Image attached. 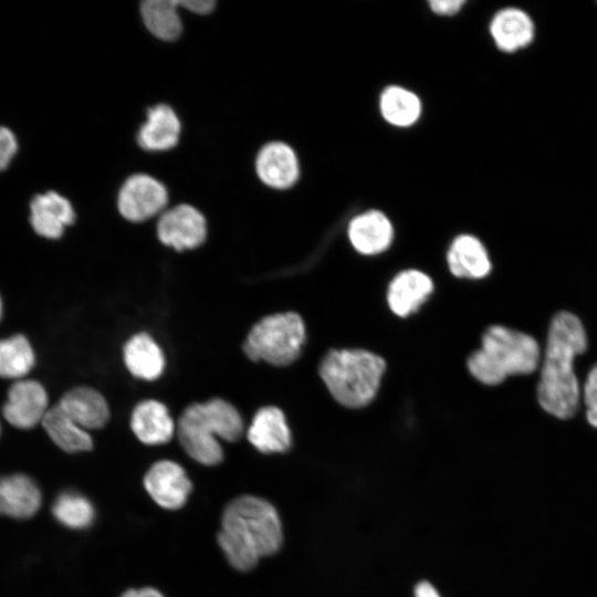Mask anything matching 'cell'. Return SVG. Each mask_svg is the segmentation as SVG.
I'll return each instance as SVG.
<instances>
[{
	"mask_svg": "<svg viewBox=\"0 0 597 597\" xmlns=\"http://www.w3.org/2000/svg\"><path fill=\"white\" fill-rule=\"evenodd\" d=\"M490 32L500 50L513 52L531 43L534 24L524 11L506 8L493 17Z\"/></svg>",
	"mask_w": 597,
	"mask_h": 597,
	"instance_id": "21",
	"label": "cell"
},
{
	"mask_svg": "<svg viewBox=\"0 0 597 597\" xmlns=\"http://www.w3.org/2000/svg\"><path fill=\"white\" fill-rule=\"evenodd\" d=\"M218 543L230 565L252 569L261 557L275 554L283 542L275 507L264 499L242 495L231 501L222 515Z\"/></svg>",
	"mask_w": 597,
	"mask_h": 597,
	"instance_id": "2",
	"label": "cell"
},
{
	"mask_svg": "<svg viewBox=\"0 0 597 597\" xmlns=\"http://www.w3.org/2000/svg\"><path fill=\"white\" fill-rule=\"evenodd\" d=\"M165 185L147 174H134L122 184L117 195V209L130 222H143L164 212L168 203Z\"/></svg>",
	"mask_w": 597,
	"mask_h": 597,
	"instance_id": "7",
	"label": "cell"
},
{
	"mask_svg": "<svg viewBox=\"0 0 597 597\" xmlns=\"http://www.w3.org/2000/svg\"><path fill=\"white\" fill-rule=\"evenodd\" d=\"M348 237L359 253L373 255L385 251L390 245L394 229L383 212L370 210L352 219L348 226Z\"/></svg>",
	"mask_w": 597,
	"mask_h": 597,
	"instance_id": "16",
	"label": "cell"
},
{
	"mask_svg": "<svg viewBox=\"0 0 597 597\" xmlns=\"http://www.w3.org/2000/svg\"><path fill=\"white\" fill-rule=\"evenodd\" d=\"M0 432H1V426H0Z\"/></svg>",
	"mask_w": 597,
	"mask_h": 597,
	"instance_id": "36",
	"label": "cell"
},
{
	"mask_svg": "<svg viewBox=\"0 0 597 597\" xmlns=\"http://www.w3.org/2000/svg\"><path fill=\"white\" fill-rule=\"evenodd\" d=\"M432 289V281L427 274L418 270L402 271L389 284L388 305L396 315L408 316L420 307Z\"/></svg>",
	"mask_w": 597,
	"mask_h": 597,
	"instance_id": "18",
	"label": "cell"
},
{
	"mask_svg": "<svg viewBox=\"0 0 597 597\" xmlns=\"http://www.w3.org/2000/svg\"><path fill=\"white\" fill-rule=\"evenodd\" d=\"M249 442L260 452L281 453L291 446V431L284 413L277 407H263L256 411L248 429Z\"/></svg>",
	"mask_w": 597,
	"mask_h": 597,
	"instance_id": "14",
	"label": "cell"
},
{
	"mask_svg": "<svg viewBox=\"0 0 597 597\" xmlns=\"http://www.w3.org/2000/svg\"><path fill=\"white\" fill-rule=\"evenodd\" d=\"M124 363L133 376L155 380L164 371L165 356L150 335L138 333L124 346Z\"/></svg>",
	"mask_w": 597,
	"mask_h": 597,
	"instance_id": "22",
	"label": "cell"
},
{
	"mask_svg": "<svg viewBox=\"0 0 597 597\" xmlns=\"http://www.w3.org/2000/svg\"><path fill=\"white\" fill-rule=\"evenodd\" d=\"M42 426L51 440L66 452L88 451L93 447L87 430L77 425L59 405L49 408Z\"/></svg>",
	"mask_w": 597,
	"mask_h": 597,
	"instance_id": "23",
	"label": "cell"
},
{
	"mask_svg": "<svg viewBox=\"0 0 597 597\" xmlns=\"http://www.w3.org/2000/svg\"><path fill=\"white\" fill-rule=\"evenodd\" d=\"M130 427L139 441L150 446L167 443L175 433V423L167 407L154 399L136 405Z\"/></svg>",
	"mask_w": 597,
	"mask_h": 597,
	"instance_id": "17",
	"label": "cell"
},
{
	"mask_svg": "<svg viewBox=\"0 0 597 597\" xmlns=\"http://www.w3.org/2000/svg\"><path fill=\"white\" fill-rule=\"evenodd\" d=\"M379 107L383 117L395 126L406 127L416 123L421 113L419 97L400 86L385 88Z\"/></svg>",
	"mask_w": 597,
	"mask_h": 597,
	"instance_id": "26",
	"label": "cell"
},
{
	"mask_svg": "<svg viewBox=\"0 0 597 597\" xmlns=\"http://www.w3.org/2000/svg\"><path fill=\"white\" fill-rule=\"evenodd\" d=\"M75 217L71 201L56 191L35 195L30 202V223L45 239H60Z\"/></svg>",
	"mask_w": 597,
	"mask_h": 597,
	"instance_id": "11",
	"label": "cell"
},
{
	"mask_svg": "<svg viewBox=\"0 0 597 597\" xmlns=\"http://www.w3.org/2000/svg\"><path fill=\"white\" fill-rule=\"evenodd\" d=\"M413 597H441V595L431 583L420 582L415 586Z\"/></svg>",
	"mask_w": 597,
	"mask_h": 597,
	"instance_id": "32",
	"label": "cell"
},
{
	"mask_svg": "<svg viewBox=\"0 0 597 597\" xmlns=\"http://www.w3.org/2000/svg\"><path fill=\"white\" fill-rule=\"evenodd\" d=\"M588 346L582 320L569 311H559L551 320L536 387L540 407L559 420L573 418L579 408L582 389L575 358Z\"/></svg>",
	"mask_w": 597,
	"mask_h": 597,
	"instance_id": "1",
	"label": "cell"
},
{
	"mask_svg": "<svg viewBox=\"0 0 597 597\" xmlns=\"http://www.w3.org/2000/svg\"><path fill=\"white\" fill-rule=\"evenodd\" d=\"M17 150L18 142L14 134L9 128L0 126V171L10 165Z\"/></svg>",
	"mask_w": 597,
	"mask_h": 597,
	"instance_id": "29",
	"label": "cell"
},
{
	"mask_svg": "<svg viewBox=\"0 0 597 597\" xmlns=\"http://www.w3.org/2000/svg\"><path fill=\"white\" fill-rule=\"evenodd\" d=\"M35 364V354L30 341L22 334L0 339V377L23 379Z\"/></svg>",
	"mask_w": 597,
	"mask_h": 597,
	"instance_id": "25",
	"label": "cell"
},
{
	"mask_svg": "<svg viewBox=\"0 0 597 597\" xmlns=\"http://www.w3.org/2000/svg\"><path fill=\"white\" fill-rule=\"evenodd\" d=\"M138 597H164V595L155 588L145 587L138 589Z\"/></svg>",
	"mask_w": 597,
	"mask_h": 597,
	"instance_id": "33",
	"label": "cell"
},
{
	"mask_svg": "<svg viewBox=\"0 0 597 597\" xmlns=\"http://www.w3.org/2000/svg\"><path fill=\"white\" fill-rule=\"evenodd\" d=\"M243 433V421L230 402L213 398L188 406L179 417L177 434L184 450L203 465H216L223 459L217 437L237 441Z\"/></svg>",
	"mask_w": 597,
	"mask_h": 597,
	"instance_id": "4",
	"label": "cell"
},
{
	"mask_svg": "<svg viewBox=\"0 0 597 597\" xmlns=\"http://www.w3.org/2000/svg\"><path fill=\"white\" fill-rule=\"evenodd\" d=\"M121 597H138L137 589H128Z\"/></svg>",
	"mask_w": 597,
	"mask_h": 597,
	"instance_id": "34",
	"label": "cell"
},
{
	"mask_svg": "<svg viewBox=\"0 0 597 597\" xmlns=\"http://www.w3.org/2000/svg\"><path fill=\"white\" fill-rule=\"evenodd\" d=\"M582 399L587 422L597 429V364L587 374L582 389Z\"/></svg>",
	"mask_w": 597,
	"mask_h": 597,
	"instance_id": "28",
	"label": "cell"
},
{
	"mask_svg": "<svg viewBox=\"0 0 597 597\" xmlns=\"http://www.w3.org/2000/svg\"><path fill=\"white\" fill-rule=\"evenodd\" d=\"M52 513L56 521L72 530H84L92 525L95 509L92 502L76 492H63L54 501Z\"/></svg>",
	"mask_w": 597,
	"mask_h": 597,
	"instance_id": "27",
	"label": "cell"
},
{
	"mask_svg": "<svg viewBox=\"0 0 597 597\" xmlns=\"http://www.w3.org/2000/svg\"><path fill=\"white\" fill-rule=\"evenodd\" d=\"M144 486L150 498L166 510L182 507L192 489L185 469L170 460L154 463L144 478Z\"/></svg>",
	"mask_w": 597,
	"mask_h": 597,
	"instance_id": "10",
	"label": "cell"
},
{
	"mask_svg": "<svg viewBox=\"0 0 597 597\" xmlns=\"http://www.w3.org/2000/svg\"><path fill=\"white\" fill-rule=\"evenodd\" d=\"M180 134L177 113L168 104L159 103L147 109V119L138 128L136 140L144 150L165 151L178 144Z\"/></svg>",
	"mask_w": 597,
	"mask_h": 597,
	"instance_id": "13",
	"label": "cell"
},
{
	"mask_svg": "<svg viewBox=\"0 0 597 597\" xmlns=\"http://www.w3.org/2000/svg\"><path fill=\"white\" fill-rule=\"evenodd\" d=\"M159 241L176 251L200 247L207 239V219L196 207L179 203L165 210L158 218Z\"/></svg>",
	"mask_w": 597,
	"mask_h": 597,
	"instance_id": "8",
	"label": "cell"
},
{
	"mask_svg": "<svg viewBox=\"0 0 597 597\" xmlns=\"http://www.w3.org/2000/svg\"><path fill=\"white\" fill-rule=\"evenodd\" d=\"M178 0H146L139 6L140 18L155 38L165 42L176 41L182 32Z\"/></svg>",
	"mask_w": 597,
	"mask_h": 597,
	"instance_id": "24",
	"label": "cell"
},
{
	"mask_svg": "<svg viewBox=\"0 0 597 597\" xmlns=\"http://www.w3.org/2000/svg\"><path fill=\"white\" fill-rule=\"evenodd\" d=\"M178 4L195 14H208L217 3L213 0H184L178 1Z\"/></svg>",
	"mask_w": 597,
	"mask_h": 597,
	"instance_id": "31",
	"label": "cell"
},
{
	"mask_svg": "<svg viewBox=\"0 0 597 597\" xmlns=\"http://www.w3.org/2000/svg\"><path fill=\"white\" fill-rule=\"evenodd\" d=\"M305 342V326L295 312L268 315L253 325L243 350L252 360L274 366H286L301 355Z\"/></svg>",
	"mask_w": 597,
	"mask_h": 597,
	"instance_id": "6",
	"label": "cell"
},
{
	"mask_svg": "<svg viewBox=\"0 0 597 597\" xmlns=\"http://www.w3.org/2000/svg\"><path fill=\"white\" fill-rule=\"evenodd\" d=\"M48 401V392L41 383L20 379L10 386L2 413L11 426L31 429L42 422L49 410Z\"/></svg>",
	"mask_w": 597,
	"mask_h": 597,
	"instance_id": "9",
	"label": "cell"
},
{
	"mask_svg": "<svg viewBox=\"0 0 597 597\" xmlns=\"http://www.w3.org/2000/svg\"><path fill=\"white\" fill-rule=\"evenodd\" d=\"M464 4L462 0H434L429 6L433 12L441 15H451L458 12Z\"/></svg>",
	"mask_w": 597,
	"mask_h": 597,
	"instance_id": "30",
	"label": "cell"
},
{
	"mask_svg": "<svg viewBox=\"0 0 597 597\" xmlns=\"http://www.w3.org/2000/svg\"><path fill=\"white\" fill-rule=\"evenodd\" d=\"M255 172L264 185L275 189H286L298 178V160L287 144L270 142L259 150L255 157Z\"/></svg>",
	"mask_w": 597,
	"mask_h": 597,
	"instance_id": "12",
	"label": "cell"
},
{
	"mask_svg": "<svg viewBox=\"0 0 597 597\" xmlns=\"http://www.w3.org/2000/svg\"><path fill=\"white\" fill-rule=\"evenodd\" d=\"M41 492L34 480L17 473L0 478V514L29 519L41 506Z\"/></svg>",
	"mask_w": 597,
	"mask_h": 597,
	"instance_id": "15",
	"label": "cell"
},
{
	"mask_svg": "<svg viewBox=\"0 0 597 597\" xmlns=\"http://www.w3.org/2000/svg\"><path fill=\"white\" fill-rule=\"evenodd\" d=\"M385 367L380 356L365 349H333L323 358L320 375L337 402L360 408L375 398Z\"/></svg>",
	"mask_w": 597,
	"mask_h": 597,
	"instance_id": "5",
	"label": "cell"
},
{
	"mask_svg": "<svg viewBox=\"0 0 597 597\" xmlns=\"http://www.w3.org/2000/svg\"><path fill=\"white\" fill-rule=\"evenodd\" d=\"M2 315H3V304H2L1 296H0V321L2 318Z\"/></svg>",
	"mask_w": 597,
	"mask_h": 597,
	"instance_id": "35",
	"label": "cell"
},
{
	"mask_svg": "<svg viewBox=\"0 0 597 597\" xmlns=\"http://www.w3.org/2000/svg\"><path fill=\"white\" fill-rule=\"evenodd\" d=\"M57 405L85 430L101 429L109 418L105 398L90 387L82 386L66 391Z\"/></svg>",
	"mask_w": 597,
	"mask_h": 597,
	"instance_id": "19",
	"label": "cell"
},
{
	"mask_svg": "<svg viewBox=\"0 0 597 597\" xmlns=\"http://www.w3.org/2000/svg\"><path fill=\"white\" fill-rule=\"evenodd\" d=\"M541 360V346L532 335L493 325L483 333L481 348L469 356L468 369L480 383L495 386L510 376L533 374Z\"/></svg>",
	"mask_w": 597,
	"mask_h": 597,
	"instance_id": "3",
	"label": "cell"
},
{
	"mask_svg": "<svg viewBox=\"0 0 597 597\" xmlns=\"http://www.w3.org/2000/svg\"><path fill=\"white\" fill-rule=\"evenodd\" d=\"M447 259L451 273L457 277L482 279L492 268L484 245L470 234H462L453 240Z\"/></svg>",
	"mask_w": 597,
	"mask_h": 597,
	"instance_id": "20",
	"label": "cell"
}]
</instances>
